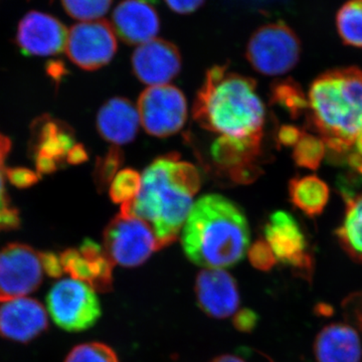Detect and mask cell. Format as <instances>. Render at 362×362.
I'll list each match as a JSON object with an SVG mask.
<instances>
[{
    "instance_id": "obj_1",
    "label": "cell",
    "mask_w": 362,
    "mask_h": 362,
    "mask_svg": "<svg viewBox=\"0 0 362 362\" xmlns=\"http://www.w3.org/2000/svg\"><path fill=\"white\" fill-rule=\"evenodd\" d=\"M139 194L120 213L146 221L156 233L158 249L173 244L182 230L201 188L199 170L176 153L159 157L141 175Z\"/></svg>"
},
{
    "instance_id": "obj_2",
    "label": "cell",
    "mask_w": 362,
    "mask_h": 362,
    "mask_svg": "<svg viewBox=\"0 0 362 362\" xmlns=\"http://www.w3.org/2000/svg\"><path fill=\"white\" fill-rule=\"evenodd\" d=\"M254 78L214 66L197 93L194 118L204 129L220 137L261 147L265 107L256 93Z\"/></svg>"
},
{
    "instance_id": "obj_3",
    "label": "cell",
    "mask_w": 362,
    "mask_h": 362,
    "mask_svg": "<svg viewBox=\"0 0 362 362\" xmlns=\"http://www.w3.org/2000/svg\"><path fill=\"white\" fill-rule=\"evenodd\" d=\"M183 251L195 265L225 269L246 256L250 230L246 216L235 202L220 194L195 202L181 233Z\"/></svg>"
},
{
    "instance_id": "obj_4",
    "label": "cell",
    "mask_w": 362,
    "mask_h": 362,
    "mask_svg": "<svg viewBox=\"0 0 362 362\" xmlns=\"http://www.w3.org/2000/svg\"><path fill=\"white\" fill-rule=\"evenodd\" d=\"M309 121L335 160L349 156L362 130V70L321 74L309 90Z\"/></svg>"
},
{
    "instance_id": "obj_5",
    "label": "cell",
    "mask_w": 362,
    "mask_h": 362,
    "mask_svg": "<svg viewBox=\"0 0 362 362\" xmlns=\"http://www.w3.org/2000/svg\"><path fill=\"white\" fill-rule=\"evenodd\" d=\"M301 51L296 33L283 21H277L261 26L252 33L246 58L262 75L280 76L296 66Z\"/></svg>"
},
{
    "instance_id": "obj_6",
    "label": "cell",
    "mask_w": 362,
    "mask_h": 362,
    "mask_svg": "<svg viewBox=\"0 0 362 362\" xmlns=\"http://www.w3.org/2000/svg\"><path fill=\"white\" fill-rule=\"evenodd\" d=\"M47 302L54 322L70 332L89 329L101 316V305L95 290L75 279L54 284Z\"/></svg>"
},
{
    "instance_id": "obj_7",
    "label": "cell",
    "mask_w": 362,
    "mask_h": 362,
    "mask_svg": "<svg viewBox=\"0 0 362 362\" xmlns=\"http://www.w3.org/2000/svg\"><path fill=\"white\" fill-rule=\"evenodd\" d=\"M104 245L114 264L129 268L142 265L159 250L151 226L137 216L122 213L107 226Z\"/></svg>"
},
{
    "instance_id": "obj_8",
    "label": "cell",
    "mask_w": 362,
    "mask_h": 362,
    "mask_svg": "<svg viewBox=\"0 0 362 362\" xmlns=\"http://www.w3.org/2000/svg\"><path fill=\"white\" fill-rule=\"evenodd\" d=\"M137 110L143 128L156 137L175 135L187 122V99L175 86L147 88L140 95Z\"/></svg>"
},
{
    "instance_id": "obj_9",
    "label": "cell",
    "mask_w": 362,
    "mask_h": 362,
    "mask_svg": "<svg viewBox=\"0 0 362 362\" xmlns=\"http://www.w3.org/2000/svg\"><path fill=\"white\" fill-rule=\"evenodd\" d=\"M65 49L68 58L78 68L99 70L115 56V30L106 20L77 23L69 30Z\"/></svg>"
},
{
    "instance_id": "obj_10",
    "label": "cell",
    "mask_w": 362,
    "mask_h": 362,
    "mask_svg": "<svg viewBox=\"0 0 362 362\" xmlns=\"http://www.w3.org/2000/svg\"><path fill=\"white\" fill-rule=\"evenodd\" d=\"M42 281L40 252L23 244H11L0 252V302L35 292Z\"/></svg>"
},
{
    "instance_id": "obj_11",
    "label": "cell",
    "mask_w": 362,
    "mask_h": 362,
    "mask_svg": "<svg viewBox=\"0 0 362 362\" xmlns=\"http://www.w3.org/2000/svg\"><path fill=\"white\" fill-rule=\"evenodd\" d=\"M265 239L278 262L299 272L312 273L313 258L306 237L291 214L285 211L272 214L265 226Z\"/></svg>"
},
{
    "instance_id": "obj_12",
    "label": "cell",
    "mask_w": 362,
    "mask_h": 362,
    "mask_svg": "<svg viewBox=\"0 0 362 362\" xmlns=\"http://www.w3.org/2000/svg\"><path fill=\"white\" fill-rule=\"evenodd\" d=\"M68 33L58 18L33 11L18 23L16 45L25 56H54L66 49Z\"/></svg>"
},
{
    "instance_id": "obj_13",
    "label": "cell",
    "mask_w": 362,
    "mask_h": 362,
    "mask_svg": "<svg viewBox=\"0 0 362 362\" xmlns=\"http://www.w3.org/2000/svg\"><path fill=\"white\" fill-rule=\"evenodd\" d=\"M133 73L140 82L153 86L168 85L181 70V54L175 44L154 39L138 45L131 59Z\"/></svg>"
},
{
    "instance_id": "obj_14",
    "label": "cell",
    "mask_w": 362,
    "mask_h": 362,
    "mask_svg": "<svg viewBox=\"0 0 362 362\" xmlns=\"http://www.w3.org/2000/svg\"><path fill=\"white\" fill-rule=\"evenodd\" d=\"M195 294L202 311L214 318H226L239 308L237 283L223 269L202 270L195 282Z\"/></svg>"
},
{
    "instance_id": "obj_15",
    "label": "cell",
    "mask_w": 362,
    "mask_h": 362,
    "mask_svg": "<svg viewBox=\"0 0 362 362\" xmlns=\"http://www.w3.org/2000/svg\"><path fill=\"white\" fill-rule=\"evenodd\" d=\"M47 316L37 300L20 298L0 307V335L21 343L32 341L47 329Z\"/></svg>"
},
{
    "instance_id": "obj_16",
    "label": "cell",
    "mask_w": 362,
    "mask_h": 362,
    "mask_svg": "<svg viewBox=\"0 0 362 362\" xmlns=\"http://www.w3.org/2000/svg\"><path fill=\"white\" fill-rule=\"evenodd\" d=\"M113 28L127 45H142L156 39L160 20L156 7L145 0H123L114 9Z\"/></svg>"
},
{
    "instance_id": "obj_17",
    "label": "cell",
    "mask_w": 362,
    "mask_h": 362,
    "mask_svg": "<svg viewBox=\"0 0 362 362\" xmlns=\"http://www.w3.org/2000/svg\"><path fill=\"white\" fill-rule=\"evenodd\" d=\"M35 158L39 173H54L66 161L69 152L75 146L71 129L54 120L40 121L35 128Z\"/></svg>"
},
{
    "instance_id": "obj_18",
    "label": "cell",
    "mask_w": 362,
    "mask_h": 362,
    "mask_svg": "<svg viewBox=\"0 0 362 362\" xmlns=\"http://www.w3.org/2000/svg\"><path fill=\"white\" fill-rule=\"evenodd\" d=\"M140 124L137 107L125 98L109 100L97 116L98 132L115 146L133 141Z\"/></svg>"
},
{
    "instance_id": "obj_19",
    "label": "cell",
    "mask_w": 362,
    "mask_h": 362,
    "mask_svg": "<svg viewBox=\"0 0 362 362\" xmlns=\"http://www.w3.org/2000/svg\"><path fill=\"white\" fill-rule=\"evenodd\" d=\"M314 356L317 362H361V337L347 324H329L317 334Z\"/></svg>"
},
{
    "instance_id": "obj_20",
    "label": "cell",
    "mask_w": 362,
    "mask_h": 362,
    "mask_svg": "<svg viewBox=\"0 0 362 362\" xmlns=\"http://www.w3.org/2000/svg\"><path fill=\"white\" fill-rule=\"evenodd\" d=\"M290 201L310 218L323 213L329 201L328 185L317 176L295 177L289 183Z\"/></svg>"
},
{
    "instance_id": "obj_21",
    "label": "cell",
    "mask_w": 362,
    "mask_h": 362,
    "mask_svg": "<svg viewBox=\"0 0 362 362\" xmlns=\"http://www.w3.org/2000/svg\"><path fill=\"white\" fill-rule=\"evenodd\" d=\"M335 235L350 258L362 264V194L347 199L344 218Z\"/></svg>"
},
{
    "instance_id": "obj_22",
    "label": "cell",
    "mask_w": 362,
    "mask_h": 362,
    "mask_svg": "<svg viewBox=\"0 0 362 362\" xmlns=\"http://www.w3.org/2000/svg\"><path fill=\"white\" fill-rule=\"evenodd\" d=\"M271 103L277 105L293 119L309 110V100L301 86L291 78L278 80L271 86Z\"/></svg>"
},
{
    "instance_id": "obj_23",
    "label": "cell",
    "mask_w": 362,
    "mask_h": 362,
    "mask_svg": "<svg viewBox=\"0 0 362 362\" xmlns=\"http://www.w3.org/2000/svg\"><path fill=\"white\" fill-rule=\"evenodd\" d=\"M81 254L90 262L94 274L93 289L98 291H109L113 284V261L109 258L107 252L94 240L87 239L81 245Z\"/></svg>"
},
{
    "instance_id": "obj_24",
    "label": "cell",
    "mask_w": 362,
    "mask_h": 362,
    "mask_svg": "<svg viewBox=\"0 0 362 362\" xmlns=\"http://www.w3.org/2000/svg\"><path fill=\"white\" fill-rule=\"evenodd\" d=\"M340 39L346 45L362 49V0H349L337 13Z\"/></svg>"
},
{
    "instance_id": "obj_25",
    "label": "cell",
    "mask_w": 362,
    "mask_h": 362,
    "mask_svg": "<svg viewBox=\"0 0 362 362\" xmlns=\"http://www.w3.org/2000/svg\"><path fill=\"white\" fill-rule=\"evenodd\" d=\"M11 140L0 133V228L13 230L20 226V216L18 211L11 206L4 187V161L11 150Z\"/></svg>"
},
{
    "instance_id": "obj_26",
    "label": "cell",
    "mask_w": 362,
    "mask_h": 362,
    "mask_svg": "<svg viewBox=\"0 0 362 362\" xmlns=\"http://www.w3.org/2000/svg\"><path fill=\"white\" fill-rule=\"evenodd\" d=\"M325 143L321 138L304 133L293 151V159L299 168L316 170L325 156Z\"/></svg>"
},
{
    "instance_id": "obj_27",
    "label": "cell",
    "mask_w": 362,
    "mask_h": 362,
    "mask_svg": "<svg viewBox=\"0 0 362 362\" xmlns=\"http://www.w3.org/2000/svg\"><path fill=\"white\" fill-rule=\"evenodd\" d=\"M142 177L134 169L119 171L110 185L109 194L115 204L132 202L139 194Z\"/></svg>"
},
{
    "instance_id": "obj_28",
    "label": "cell",
    "mask_w": 362,
    "mask_h": 362,
    "mask_svg": "<svg viewBox=\"0 0 362 362\" xmlns=\"http://www.w3.org/2000/svg\"><path fill=\"white\" fill-rule=\"evenodd\" d=\"M113 0H62L66 13L82 21H97L110 9Z\"/></svg>"
},
{
    "instance_id": "obj_29",
    "label": "cell",
    "mask_w": 362,
    "mask_h": 362,
    "mask_svg": "<svg viewBox=\"0 0 362 362\" xmlns=\"http://www.w3.org/2000/svg\"><path fill=\"white\" fill-rule=\"evenodd\" d=\"M123 163V153L118 146H112L105 156L98 159L94 180L99 192L110 185Z\"/></svg>"
},
{
    "instance_id": "obj_30",
    "label": "cell",
    "mask_w": 362,
    "mask_h": 362,
    "mask_svg": "<svg viewBox=\"0 0 362 362\" xmlns=\"http://www.w3.org/2000/svg\"><path fill=\"white\" fill-rule=\"evenodd\" d=\"M65 362H119L115 352L103 343L78 345L66 356Z\"/></svg>"
},
{
    "instance_id": "obj_31",
    "label": "cell",
    "mask_w": 362,
    "mask_h": 362,
    "mask_svg": "<svg viewBox=\"0 0 362 362\" xmlns=\"http://www.w3.org/2000/svg\"><path fill=\"white\" fill-rule=\"evenodd\" d=\"M62 265L64 272L70 274L75 280L84 282L93 288L94 274L90 262L84 258L78 250L69 249L61 255Z\"/></svg>"
},
{
    "instance_id": "obj_32",
    "label": "cell",
    "mask_w": 362,
    "mask_h": 362,
    "mask_svg": "<svg viewBox=\"0 0 362 362\" xmlns=\"http://www.w3.org/2000/svg\"><path fill=\"white\" fill-rule=\"evenodd\" d=\"M249 259L252 267L263 272L270 271L278 262L268 243L263 240H257L250 247Z\"/></svg>"
},
{
    "instance_id": "obj_33",
    "label": "cell",
    "mask_w": 362,
    "mask_h": 362,
    "mask_svg": "<svg viewBox=\"0 0 362 362\" xmlns=\"http://www.w3.org/2000/svg\"><path fill=\"white\" fill-rule=\"evenodd\" d=\"M6 175L9 181L18 187H32L40 178V175L26 168L7 169Z\"/></svg>"
},
{
    "instance_id": "obj_34",
    "label": "cell",
    "mask_w": 362,
    "mask_h": 362,
    "mask_svg": "<svg viewBox=\"0 0 362 362\" xmlns=\"http://www.w3.org/2000/svg\"><path fill=\"white\" fill-rule=\"evenodd\" d=\"M40 261L45 273L52 278H59L64 273L61 257L52 252H40Z\"/></svg>"
},
{
    "instance_id": "obj_35",
    "label": "cell",
    "mask_w": 362,
    "mask_h": 362,
    "mask_svg": "<svg viewBox=\"0 0 362 362\" xmlns=\"http://www.w3.org/2000/svg\"><path fill=\"white\" fill-rule=\"evenodd\" d=\"M258 315L250 309L238 312L233 317V325L242 332H251L258 324Z\"/></svg>"
},
{
    "instance_id": "obj_36",
    "label": "cell",
    "mask_w": 362,
    "mask_h": 362,
    "mask_svg": "<svg viewBox=\"0 0 362 362\" xmlns=\"http://www.w3.org/2000/svg\"><path fill=\"white\" fill-rule=\"evenodd\" d=\"M304 132L293 125H283L277 133V141L282 146H296Z\"/></svg>"
},
{
    "instance_id": "obj_37",
    "label": "cell",
    "mask_w": 362,
    "mask_h": 362,
    "mask_svg": "<svg viewBox=\"0 0 362 362\" xmlns=\"http://www.w3.org/2000/svg\"><path fill=\"white\" fill-rule=\"evenodd\" d=\"M171 11L178 14H190L199 11L206 0H164Z\"/></svg>"
},
{
    "instance_id": "obj_38",
    "label": "cell",
    "mask_w": 362,
    "mask_h": 362,
    "mask_svg": "<svg viewBox=\"0 0 362 362\" xmlns=\"http://www.w3.org/2000/svg\"><path fill=\"white\" fill-rule=\"evenodd\" d=\"M88 160L87 151L83 145L76 144L66 157V162L70 164H80Z\"/></svg>"
},
{
    "instance_id": "obj_39",
    "label": "cell",
    "mask_w": 362,
    "mask_h": 362,
    "mask_svg": "<svg viewBox=\"0 0 362 362\" xmlns=\"http://www.w3.org/2000/svg\"><path fill=\"white\" fill-rule=\"evenodd\" d=\"M64 73H65V68L62 66V64L54 63V65L49 68V75L52 76L56 80H59L64 75Z\"/></svg>"
},
{
    "instance_id": "obj_40",
    "label": "cell",
    "mask_w": 362,
    "mask_h": 362,
    "mask_svg": "<svg viewBox=\"0 0 362 362\" xmlns=\"http://www.w3.org/2000/svg\"><path fill=\"white\" fill-rule=\"evenodd\" d=\"M211 362H245L240 357L233 356H221L216 357Z\"/></svg>"
},
{
    "instance_id": "obj_41",
    "label": "cell",
    "mask_w": 362,
    "mask_h": 362,
    "mask_svg": "<svg viewBox=\"0 0 362 362\" xmlns=\"http://www.w3.org/2000/svg\"><path fill=\"white\" fill-rule=\"evenodd\" d=\"M356 319L357 325H358L359 328L362 330V297L361 301L359 302L358 306H357L356 310Z\"/></svg>"
},
{
    "instance_id": "obj_42",
    "label": "cell",
    "mask_w": 362,
    "mask_h": 362,
    "mask_svg": "<svg viewBox=\"0 0 362 362\" xmlns=\"http://www.w3.org/2000/svg\"><path fill=\"white\" fill-rule=\"evenodd\" d=\"M356 143L357 152H358V153H361L362 156V130L361 134H359L358 137H357Z\"/></svg>"
},
{
    "instance_id": "obj_43",
    "label": "cell",
    "mask_w": 362,
    "mask_h": 362,
    "mask_svg": "<svg viewBox=\"0 0 362 362\" xmlns=\"http://www.w3.org/2000/svg\"><path fill=\"white\" fill-rule=\"evenodd\" d=\"M356 170L362 175V156L361 160H359L358 165H357Z\"/></svg>"
},
{
    "instance_id": "obj_44",
    "label": "cell",
    "mask_w": 362,
    "mask_h": 362,
    "mask_svg": "<svg viewBox=\"0 0 362 362\" xmlns=\"http://www.w3.org/2000/svg\"><path fill=\"white\" fill-rule=\"evenodd\" d=\"M145 1H148L150 4H153V2H156V0H145Z\"/></svg>"
}]
</instances>
